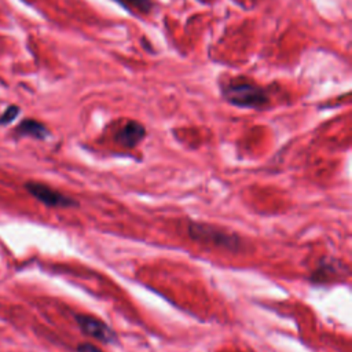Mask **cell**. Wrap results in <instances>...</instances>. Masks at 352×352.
I'll list each match as a JSON object with an SVG mask.
<instances>
[{"mask_svg":"<svg viewBox=\"0 0 352 352\" xmlns=\"http://www.w3.org/2000/svg\"><path fill=\"white\" fill-rule=\"evenodd\" d=\"M221 96L230 104L241 109H264L270 96L264 88L249 80H234L221 87Z\"/></svg>","mask_w":352,"mask_h":352,"instance_id":"1","label":"cell"},{"mask_svg":"<svg viewBox=\"0 0 352 352\" xmlns=\"http://www.w3.org/2000/svg\"><path fill=\"white\" fill-rule=\"evenodd\" d=\"M188 235L191 239L204 243L216 246L220 249L236 252L242 248V239L239 235L228 232L220 227L206 223H190Z\"/></svg>","mask_w":352,"mask_h":352,"instance_id":"2","label":"cell"},{"mask_svg":"<svg viewBox=\"0 0 352 352\" xmlns=\"http://www.w3.org/2000/svg\"><path fill=\"white\" fill-rule=\"evenodd\" d=\"M76 322H77L80 330L85 336L91 337L102 344H114L118 341L117 333L107 323H104L102 319H99L96 316L87 315V314H78V315H76Z\"/></svg>","mask_w":352,"mask_h":352,"instance_id":"3","label":"cell"},{"mask_svg":"<svg viewBox=\"0 0 352 352\" xmlns=\"http://www.w3.org/2000/svg\"><path fill=\"white\" fill-rule=\"evenodd\" d=\"M28 191L40 202H43L47 206H52V208H72V206H77V201H74L73 198L63 195L62 192L48 187L47 184L43 183H37V182H30L26 184Z\"/></svg>","mask_w":352,"mask_h":352,"instance_id":"4","label":"cell"},{"mask_svg":"<svg viewBox=\"0 0 352 352\" xmlns=\"http://www.w3.org/2000/svg\"><path fill=\"white\" fill-rule=\"evenodd\" d=\"M146 136V128L138 121H126L114 133V140L117 144L125 148H133Z\"/></svg>","mask_w":352,"mask_h":352,"instance_id":"5","label":"cell"},{"mask_svg":"<svg viewBox=\"0 0 352 352\" xmlns=\"http://www.w3.org/2000/svg\"><path fill=\"white\" fill-rule=\"evenodd\" d=\"M19 136H30L34 139H47L50 136V131L47 126L36 120H23L15 129Z\"/></svg>","mask_w":352,"mask_h":352,"instance_id":"6","label":"cell"},{"mask_svg":"<svg viewBox=\"0 0 352 352\" xmlns=\"http://www.w3.org/2000/svg\"><path fill=\"white\" fill-rule=\"evenodd\" d=\"M120 6H122L126 11L133 14H148L153 8L151 0H114Z\"/></svg>","mask_w":352,"mask_h":352,"instance_id":"7","label":"cell"},{"mask_svg":"<svg viewBox=\"0 0 352 352\" xmlns=\"http://www.w3.org/2000/svg\"><path fill=\"white\" fill-rule=\"evenodd\" d=\"M19 114V107L18 106H8L6 111L0 116V124H10L14 121V118Z\"/></svg>","mask_w":352,"mask_h":352,"instance_id":"8","label":"cell"},{"mask_svg":"<svg viewBox=\"0 0 352 352\" xmlns=\"http://www.w3.org/2000/svg\"><path fill=\"white\" fill-rule=\"evenodd\" d=\"M77 352H103L100 348L95 346L94 344L89 342H82L77 346Z\"/></svg>","mask_w":352,"mask_h":352,"instance_id":"9","label":"cell"}]
</instances>
